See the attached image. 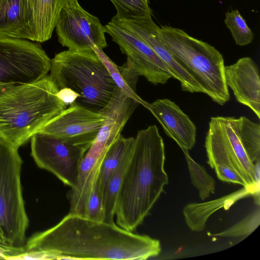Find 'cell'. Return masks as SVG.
<instances>
[{
    "label": "cell",
    "mask_w": 260,
    "mask_h": 260,
    "mask_svg": "<svg viewBox=\"0 0 260 260\" xmlns=\"http://www.w3.org/2000/svg\"><path fill=\"white\" fill-rule=\"evenodd\" d=\"M42 251L56 259L144 260L157 256L160 241L127 231L115 222L69 213L56 225L32 236L23 251Z\"/></svg>",
    "instance_id": "obj_1"
},
{
    "label": "cell",
    "mask_w": 260,
    "mask_h": 260,
    "mask_svg": "<svg viewBox=\"0 0 260 260\" xmlns=\"http://www.w3.org/2000/svg\"><path fill=\"white\" fill-rule=\"evenodd\" d=\"M165 149L156 125L138 132L117 196L116 224L131 232L142 224L168 184Z\"/></svg>",
    "instance_id": "obj_2"
},
{
    "label": "cell",
    "mask_w": 260,
    "mask_h": 260,
    "mask_svg": "<svg viewBox=\"0 0 260 260\" xmlns=\"http://www.w3.org/2000/svg\"><path fill=\"white\" fill-rule=\"evenodd\" d=\"M205 147L229 157L242 171L249 187L259 189L260 125L245 116L212 117Z\"/></svg>",
    "instance_id": "obj_6"
},
{
    "label": "cell",
    "mask_w": 260,
    "mask_h": 260,
    "mask_svg": "<svg viewBox=\"0 0 260 260\" xmlns=\"http://www.w3.org/2000/svg\"><path fill=\"white\" fill-rule=\"evenodd\" d=\"M55 28L59 42L70 50L91 51L93 46L102 50L107 47L104 26L78 2L62 9Z\"/></svg>",
    "instance_id": "obj_10"
},
{
    "label": "cell",
    "mask_w": 260,
    "mask_h": 260,
    "mask_svg": "<svg viewBox=\"0 0 260 260\" xmlns=\"http://www.w3.org/2000/svg\"><path fill=\"white\" fill-rule=\"evenodd\" d=\"M115 21L146 43L167 67L172 78L180 83L184 91L190 93L204 91L201 85L173 55L162 42L159 35V27L154 22L152 16H141L129 18H115Z\"/></svg>",
    "instance_id": "obj_13"
},
{
    "label": "cell",
    "mask_w": 260,
    "mask_h": 260,
    "mask_svg": "<svg viewBox=\"0 0 260 260\" xmlns=\"http://www.w3.org/2000/svg\"><path fill=\"white\" fill-rule=\"evenodd\" d=\"M259 223L260 210L258 207L253 212L232 226L222 232L211 235L221 237L248 236L257 228Z\"/></svg>",
    "instance_id": "obj_24"
},
{
    "label": "cell",
    "mask_w": 260,
    "mask_h": 260,
    "mask_svg": "<svg viewBox=\"0 0 260 260\" xmlns=\"http://www.w3.org/2000/svg\"><path fill=\"white\" fill-rule=\"evenodd\" d=\"M135 138H125L121 134L108 149L101 164L96 180L99 190L103 191L108 181L127 151L133 146Z\"/></svg>",
    "instance_id": "obj_19"
},
{
    "label": "cell",
    "mask_w": 260,
    "mask_h": 260,
    "mask_svg": "<svg viewBox=\"0 0 260 260\" xmlns=\"http://www.w3.org/2000/svg\"><path fill=\"white\" fill-rule=\"evenodd\" d=\"M226 84L236 101L249 108L260 118V79L258 67L249 57L225 66Z\"/></svg>",
    "instance_id": "obj_15"
},
{
    "label": "cell",
    "mask_w": 260,
    "mask_h": 260,
    "mask_svg": "<svg viewBox=\"0 0 260 260\" xmlns=\"http://www.w3.org/2000/svg\"><path fill=\"white\" fill-rule=\"evenodd\" d=\"M84 217L93 220L104 221V209L103 193L99 190L96 181L87 202Z\"/></svg>",
    "instance_id": "obj_26"
},
{
    "label": "cell",
    "mask_w": 260,
    "mask_h": 260,
    "mask_svg": "<svg viewBox=\"0 0 260 260\" xmlns=\"http://www.w3.org/2000/svg\"><path fill=\"white\" fill-rule=\"evenodd\" d=\"M105 116L73 104L67 107L38 133L53 136L88 150L95 139Z\"/></svg>",
    "instance_id": "obj_11"
},
{
    "label": "cell",
    "mask_w": 260,
    "mask_h": 260,
    "mask_svg": "<svg viewBox=\"0 0 260 260\" xmlns=\"http://www.w3.org/2000/svg\"><path fill=\"white\" fill-rule=\"evenodd\" d=\"M117 13L115 18H129L141 16H152V12L148 0H110Z\"/></svg>",
    "instance_id": "obj_23"
},
{
    "label": "cell",
    "mask_w": 260,
    "mask_h": 260,
    "mask_svg": "<svg viewBox=\"0 0 260 260\" xmlns=\"http://www.w3.org/2000/svg\"><path fill=\"white\" fill-rule=\"evenodd\" d=\"M156 118L165 134L182 150H191L196 142L197 128L188 116L174 102L157 99L143 105Z\"/></svg>",
    "instance_id": "obj_14"
},
{
    "label": "cell",
    "mask_w": 260,
    "mask_h": 260,
    "mask_svg": "<svg viewBox=\"0 0 260 260\" xmlns=\"http://www.w3.org/2000/svg\"><path fill=\"white\" fill-rule=\"evenodd\" d=\"M57 95L67 107L74 104L78 97V94L67 88L59 90Z\"/></svg>",
    "instance_id": "obj_27"
},
{
    "label": "cell",
    "mask_w": 260,
    "mask_h": 260,
    "mask_svg": "<svg viewBox=\"0 0 260 260\" xmlns=\"http://www.w3.org/2000/svg\"><path fill=\"white\" fill-rule=\"evenodd\" d=\"M50 67L39 44L0 36V83L32 82L47 76Z\"/></svg>",
    "instance_id": "obj_8"
},
{
    "label": "cell",
    "mask_w": 260,
    "mask_h": 260,
    "mask_svg": "<svg viewBox=\"0 0 260 260\" xmlns=\"http://www.w3.org/2000/svg\"><path fill=\"white\" fill-rule=\"evenodd\" d=\"M158 32L162 42L199 83L204 93L219 105L229 101L224 59L215 47L171 26L161 25Z\"/></svg>",
    "instance_id": "obj_5"
},
{
    "label": "cell",
    "mask_w": 260,
    "mask_h": 260,
    "mask_svg": "<svg viewBox=\"0 0 260 260\" xmlns=\"http://www.w3.org/2000/svg\"><path fill=\"white\" fill-rule=\"evenodd\" d=\"M0 36L34 41L25 0H0Z\"/></svg>",
    "instance_id": "obj_18"
},
{
    "label": "cell",
    "mask_w": 260,
    "mask_h": 260,
    "mask_svg": "<svg viewBox=\"0 0 260 260\" xmlns=\"http://www.w3.org/2000/svg\"><path fill=\"white\" fill-rule=\"evenodd\" d=\"M182 151L187 164L191 183L198 189L200 198L205 200L211 193H214L215 181L204 166L193 159L188 150H182Z\"/></svg>",
    "instance_id": "obj_21"
},
{
    "label": "cell",
    "mask_w": 260,
    "mask_h": 260,
    "mask_svg": "<svg viewBox=\"0 0 260 260\" xmlns=\"http://www.w3.org/2000/svg\"><path fill=\"white\" fill-rule=\"evenodd\" d=\"M104 28L105 32L118 45L121 52L127 55L148 81L154 85L164 84L172 78L164 62L142 40L112 20Z\"/></svg>",
    "instance_id": "obj_12"
},
{
    "label": "cell",
    "mask_w": 260,
    "mask_h": 260,
    "mask_svg": "<svg viewBox=\"0 0 260 260\" xmlns=\"http://www.w3.org/2000/svg\"><path fill=\"white\" fill-rule=\"evenodd\" d=\"M133 146L125 153L104 189L103 197L104 209V221L105 222L109 223L114 222V217L115 213L117 198Z\"/></svg>",
    "instance_id": "obj_20"
},
{
    "label": "cell",
    "mask_w": 260,
    "mask_h": 260,
    "mask_svg": "<svg viewBox=\"0 0 260 260\" xmlns=\"http://www.w3.org/2000/svg\"><path fill=\"white\" fill-rule=\"evenodd\" d=\"M259 189L243 187L229 194L206 202L192 203L183 209L185 221L188 227L193 232L203 231L209 217L219 209L228 210L239 200L249 196H254L259 202Z\"/></svg>",
    "instance_id": "obj_17"
},
{
    "label": "cell",
    "mask_w": 260,
    "mask_h": 260,
    "mask_svg": "<svg viewBox=\"0 0 260 260\" xmlns=\"http://www.w3.org/2000/svg\"><path fill=\"white\" fill-rule=\"evenodd\" d=\"M50 72L59 90L78 94L74 104L93 112H101L119 90L94 50L61 51L51 59Z\"/></svg>",
    "instance_id": "obj_4"
},
{
    "label": "cell",
    "mask_w": 260,
    "mask_h": 260,
    "mask_svg": "<svg viewBox=\"0 0 260 260\" xmlns=\"http://www.w3.org/2000/svg\"><path fill=\"white\" fill-rule=\"evenodd\" d=\"M34 41L49 40L60 13L66 6L78 0H25Z\"/></svg>",
    "instance_id": "obj_16"
},
{
    "label": "cell",
    "mask_w": 260,
    "mask_h": 260,
    "mask_svg": "<svg viewBox=\"0 0 260 260\" xmlns=\"http://www.w3.org/2000/svg\"><path fill=\"white\" fill-rule=\"evenodd\" d=\"M49 75L25 83H0V140L16 148L67 106Z\"/></svg>",
    "instance_id": "obj_3"
},
{
    "label": "cell",
    "mask_w": 260,
    "mask_h": 260,
    "mask_svg": "<svg viewBox=\"0 0 260 260\" xmlns=\"http://www.w3.org/2000/svg\"><path fill=\"white\" fill-rule=\"evenodd\" d=\"M0 244H2V245H3V244H2V243H1V241H0Z\"/></svg>",
    "instance_id": "obj_28"
},
{
    "label": "cell",
    "mask_w": 260,
    "mask_h": 260,
    "mask_svg": "<svg viewBox=\"0 0 260 260\" xmlns=\"http://www.w3.org/2000/svg\"><path fill=\"white\" fill-rule=\"evenodd\" d=\"M18 149L0 140V241L20 253L25 244L29 221L20 179L22 160Z\"/></svg>",
    "instance_id": "obj_7"
},
{
    "label": "cell",
    "mask_w": 260,
    "mask_h": 260,
    "mask_svg": "<svg viewBox=\"0 0 260 260\" xmlns=\"http://www.w3.org/2000/svg\"><path fill=\"white\" fill-rule=\"evenodd\" d=\"M30 139L31 155L37 166L73 188L77 181L80 164L87 150L42 133H36Z\"/></svg>",
    "instance_id": "obj_9"
},
{
    "label": "cell",
    "mask_w": 260,
    "mask_h": 260,
    "mask_svg": "<svg viewBox=\"0 0 260 260\" xmlns=\"http://www.w3.org/2000/svg\"><path fill=\"white\" fill-rule=\"evenodd\" d=\"M224 22L237 45L243 46L252 42L254 35L238 10L226 12Z\"/></svg>",
    "instance_id": "obj_22"
},
{
    "label": "cell",
    "mask_w": 260,
    "mask_h": 260,
    "mask_svg": "<svg viewBox=\"0 0 260 260\" xmlns=\"http://www.w3.org/2000/svg\"><path fill=\"white\" fill-rule=\"evenodd\" d=\"M92 48L106 66L111 77L118 88L126 94L139 101L140 104L143 105L145 101L141 99L136 92L131 90L126 84L122 78L119 67L106 55L102 49H99L96 46H93Z\"/></svg>",
    "instance_id": "obj_25"
}]
</instances>
